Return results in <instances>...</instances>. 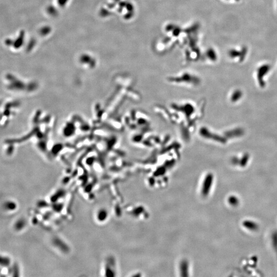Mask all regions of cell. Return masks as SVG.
Returning a JSON list of instances; mask_svg holds the SVG:
<instances>
[{"mask_svg": "<svg viewBox=\"0 0 277 277\" xmlns=\"http://www.w3.org/2000/svg\"><path fill=\"white\" fill-rule=\"evenodd\" d=\"M229 203L232 204L233 205H235V204H238V200L237 198H236L235 197H230V198H229Z\"/></svg>", "mask_w": 277, "mask_h": 277, "instance_id": "5b68a950", "label": "cell"}, {"mask_svg": "<svg viewBox=\"0 0 277 277\" xmlns=\"http://www.w3.org/2000/svg\"><path fill=\"white\" fill-rule=\"evenodd\" d=\"M231 162L234 165H237L239 164L240 160L237 157H234L232 159Z\"/></svg>", "mask_w": 277, "mask_h": 277, "instance_id": "8992f818", "label": "cell"}, {"mask_svg": "<svg viewBox=\"0 0 277 277\" xmlns=\"http://www.w3.org/2000/svg\"><path fill=\"white\" fill-rule=\"evenodd\" d=\"M244 133V130L241 128H237L234 130L227 131L225 133L226 138H234L241 137Z\"/></svg>", "mask_w": 277, "mask_h": 277, "instance_id": "6da1fadb", "label": "cell"}, {"mask_svg": "<svg viewBox=\"0 0 277 277\" xmlns=\"http://www.w3.org/2000/svg\"><path fill=\"white\" fill-rule=\"evenodd\" d=\"M269 67L267 66L263 67L260 69L258 74V79L259 82V85L262 87H264L265 85V83L263 80V77L265 74L268 71Z\"/></svg>", "mask_w": 277, "mask_h": 277, "instance_id": "7a4b0ae2", "label": "cell"}, {"mask_svg": "<svg viewBox=\"0 0 277 277\" xmlns=\"http://www.w3.org/2000/svg\"><path fill=\"white\" fill-rule=\"evenodd\" d=\"M249 155L248 153H245L243 155V157L241 158V159L240 160L239 164L242 167H244L247 164L248 160H249Z\"/></svg>", "mask_w": 277, "mask_h": 277, "instance_id": "277c9868", "label": "cell"}, {"mask_svg": "<svg viewBox=\"0 0 277 277\" xmlns=\"http://www.w3.org/2000/svg\"><path fill=\"white\" fill-rule=\"evenodd\" d=\"M243 95L242 92L240 90H236L232 93L231 97V100L233 102H236L241 99Z\"/></svg>", "mask_w": 277, "mask_h": 277, "instance_id": "3957f363", "label": "cell"}]
</instances>
